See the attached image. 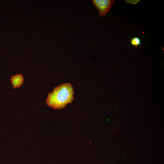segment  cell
Returning <instances> with one entry per match:
<instances>
[{
  "label": "cell",
  "instance_id": "5",
  "mask_svg": "<svg viewBox=\"0 0 164 164\" xmlns=\"http://www.w3.org/2000/svg\"><path fill=\"white\" fill-rule=\"evenodd\" d=\"M126 3L132 5H135L140 1V0H126L124 1Z\"/></svg>",
  "mask_w": 164,
  "mask_h": 164
},
{
  "label": "cell",
  "instance_id": "3",
  "mask_svg": "<svg viewBox=\"0 0 164 164\" xmlns=\"http://www.w3.org/2000/svg\"><path fill=\"white\" fill-rule=\"evenodd\" d=\"M10 80L13 88L15 89L21 86L23 83L24 78L22 74H17L12 76Z\"/></svg>",
  "mask_w": 164,
  "mask_h": 164
},
{
  "label": "cell",
  "instance_id": "1",
  "mask_svg": "<svg viewBox=\"0 0 164 164\" xmlns=\"http://www.w3.org/2000/svg\"><path fill=\"white\" fill-rule=\"evenodd\" d=\"M73 88L70 84L65 83L55 87L48 94L46 99V104L55 109H60L71 103L74 99Z\"/></svg>",
  "mask_w": 164,
  "mask_h": 164
},
{
  "label": "cell",
  "instance_id": "2",
  "mask_svg": "<svg viewBox=\"0 0 164 164\" xmlns=\"http://www.w3.org/2000/svg\"><path fill=\"white\" fill-rule=\"evenodd\" d=\"M91 1L98 10L99 15L103 17L105 16L110 11L115 0H92Z\"/></svg>",
  "mask_w": 164,
  "mask_h": 164
},
{
  "label": "cell",
  "instance_id": "4",
  "mask_svg": "<svg viewBox=\"0 0 164 164\" xmlns=\"http://www.w3.org/2000/svg\"><path fill=\"white\" fill-rule=\"evenodd\" d=\"M130 43L132 46L134 47H137L141 44V40L140 38L137 37H132L130 39Z\"/></svg>",
  "mask_w": 164,
  "mask_h": 164
}]
</instances>
